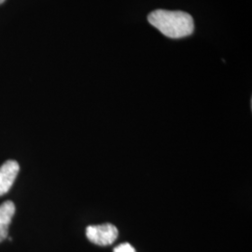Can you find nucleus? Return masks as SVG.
I'll return each mask as SVG.
<instances>
[{
  "label": "nucleus",
  "instance_id": "obj_2",
  "mask_svg": "<svg viewBox=\"0 0 252 252\" xmlns=\"http://www.w3.org/2000/svg\"><path fill=\"white\" fill-rule=\"evenodd\" d=\"M118 229L110 223L91 225L86 229V236L92 243L98 246H108L117 239Z\"/></svg>",
  "mask_w": 252,
  "mask_h": 252
},
{
  "label": "nucleus",
  "instance_id": "obj_5",
  "mask_svg": "<svg viewBox=\"0 0 252 252\" xmlns=\"http://www.w3.org/2000/svg\"><path fill=\"white\" fill-rule=\"evenodd\" d=\"M113 252H135V250L132 245L129 243H124L116 247Z\"/></svg>",
  "mask_w": 252,
  "mask_h": 252
},
{
  "label": "nucleus",
  "instance_id": "obj_3",
  "mask_svg": "<svg viewBox=\"0 0 252 252\" xmlns=\"http://www.w3.org/2000/svg\"><path fill=\"white\" fill-rule=\"evenodd\" d=\"M20 166L18 162L9 160L0 166V196L9 191L17 178Z\"/></svg>",
  "mask_w": 252,
  "mask_h": 252
},
{
  "label": "nucleus",
  "instance_id": "obj_1",
  "mask_svg": "<svg viewBox=\"0 0 252 252\" xmlns=\"http://www.w3.org/2000/svg\"><path fill=\"white\" fill-rule=\"evenodd\" d=\"M148 21L163 36L169 38H182L190 36L194 30L193 19L183 11L157 9L151 12Z\"/></svg>",
  "mask_w": 252,
  "mask_h": 252
},
{
  "label": "nucleus",
  "instance_id": "obj_4",
  "mask_svg": "<svg viewBox=\"0 0 252 252\" xmlns=\"http://www.w3.org/2000/svg\"><path fill=\"white\" fill-rule=\"evenodd\" d=\"M14 214L15 206L11 201L4 202L0 206V242L8 237L9 226Z\"/></svg>",
  "mask_w": 252,
  "mask_h": 252
},
{
  "label": "nucleus",
  "instance_id": "obj_6",
  "mask_svg": "<svg viewBox=\"0 0 252 252\" xmlns=\"http://www.w3.org/2000/svg\"><path fill=\"white\" fill-rule=\"evenodd\" d=\"M4 2H5V0H0V5H1V4H3Z\"/></svg>",
  "mask_w": 252,
  "mask_h": 252
}]
</instances>
